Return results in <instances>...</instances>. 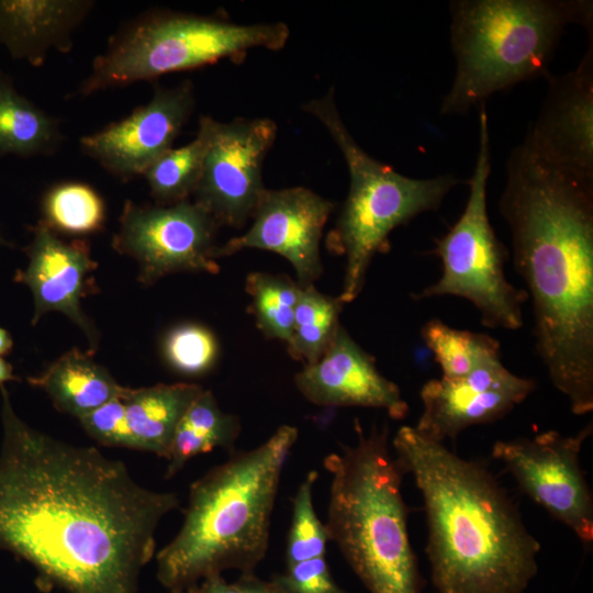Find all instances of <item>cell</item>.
I'll return each mask as SVG.
<instances>
[{
    "label": "cell",
    "instance_id": "9c48e42d",
    "mask_svg": "<svg viewBox=\"0 0 593 593\" xmlns=\"http://www.w3.org/2000/svg\"><path fill=\"white\" fill-rule=\"evenodd\" d=\"M479 109V149L468 180L466 206L435 243L433 253L441 260V277L414 298L459 296L473 304L484 326L516 331L523 325V304L528 295L507 281L504 271L507 250L489 220L490 133L485 103Z\"/></svg>",
    "mask_w": 593,
    "mask_h": 593
},
{
    "label": "cell",
    "instance_id": "ba28073f",
    "mask_svg": "<svg viewBox=\"0 0 593 593\" xmlns=\"http://www.w3.org/2000/svg\"><path fill=\"white\" fill-rule=\"evenodd\" d=\"M290 31L282 22L239 24L180 12H152L130 22L97 56L76 96L235 60L256 47L281 49Z\"/></svg>",
    "mask_w": 593,
    "mask_h": 593
},
{
    "label": "cell",
    "instance_id": "277c9868",
    "mask_svg": "<svg viewBox=\"0 0 593 593\" xmlns=\"http://www.w3.org/2000/svg\"><path fill=\"white\" fill-rule=\"evenodd\" d=\"M298 428L282 425L261 445L234 452L190 486L183 523L156 556L157 579L171 593L264 559L280 479Z\"/></svg>",
    "mask_w": 593,
    "mask_h": 593
},
{
    "label": "cell",
    "instance_id": "f1b7e54d",
    "mask_svg": "<svg viewBox=\"0 0 593 593\" xmlns=\"http://www.w3.org/2000/svg\"><path fill=\"white\" fill-rule=\"evenodd\" d=\"M163 357L178 373L197 377L209 372L219 357V343L203 325L184 323L166 333L161 344Z\"/></svg>",
    "mask_w": 593,
    "mask_h": 593
},
{
    "label": "cell",
    "instance_id": "44dd1931",
    "mask_svg": "<svg viewBox=\"0 0 593 593\" xmlns=\"http://www.w3.org/2000/svg\"><path fill=\"white\" fill-rule=\"evenodd\" d=\"M202 390L192 383L126 388L122 400L134 448L167 459L177 426Z\"/></svg>",
    "mask_w": 593,
    "mask_h": 593
},
{
    "label": "cell",
    "instance_id": "cb8c5ba5",
    "mask_svg": "<svg viewBox=\"0 0 593 593\" xmlns=\"http://www.w3.org/2000/svg\"><path fill=\"white\" fill-rule=\"evenodd\" d=\"M421 335L441 369V378H462L501 359L499 342L484 333L457 329L440 320H430L422 327Z\"/></svg>",
    "mask_w": 593,
    "mask_h": 593
},
{
    "label": "cell",
    "instance_id": "8d00e7d4",
    "mask_svg": "<svg viewBox=\"0 0 593 593\" xmlns=\"http://www.w3.org/2000/svg\"><path fill=\"white\" fill-rule=\"evenodd\" d=\"M195 586H192V588L188 589L187 591H184L182 593H195Z\"/></svg>",
    "mask_w": 593,
    "mask_h": 593
},
{
    "label": "cell",
    "instance_id": "4dcf8cb0",
    "mask_svg": "<svg viewBox=\"0 0 593 593\" xmlns=\"http://www.w3.org/2000/svg\"><path fill=\"white\" fill-rule=\"evenodd\" d=\"M78 419L85 432L99 444L135 449L122 398L112 399Z\"/></svg>",
    "mask_w": 593,
    "mask_h": 593
},
{
    "label": "cell",
    "instance_id": "d6986e66",
    "mask_svg": "<svg viewBox=\"0 0 593 593\" xmlns=\"http://www.w3.org/2000/svg\"><path fill=\"white\" fill-rule=\"evenodd\" d=\"M92 1L0 0V43L12 58L41 66L48 52L70 51L71 35Z\"/></svg>",
    "mask_w": 593,
    "mask_h": 593
},
{
    "label": "cell",
    "instance_id": "836d02e7",
    "mask_svg": "<svg viewBox=\"0 0 593 593\" xmlns=\"http://www.w3.org/2000/svg\"><path fill=\"white\" fill-rule=\"evenodd\" d=\"M195 593H239L236 582L228 583L222 574H213L195 586Z\"/></svg>",
    "mask_w": 593,
    "mask_h": 593
},
{
    "label": "cell",
    "instance_id": "e0dca14e",
    "mask_svg": "<svg viewBox=\"0 0 593 593\" xmlns=\"http://www.w3.org/2000/svg\"><path fill=\"white\" fill-rule=\"evenodd\" d=\"M26 254L27 266L18 272L15 280L32 292V324L46 313L59 312L82 331L92 354L98 347L99 333L81 307V300L92 286L91 275L98 266L91 257L90 246L81 239L66 242L40 221L33 228Z\"/></svg>",
    "mask_w": 593,
    "mask_h": 593
},
{
    "label": "cell",
    "instance_id": "ac0fdd59",
    "mask_svg": "<svg viewBox=\"0 0 593 593\" xmlns=\"http://www.w3.org/2000/svg\"><path fill=\"white\" fill-rule=\"evenodd\" d=\"M310 402L323 406H361L387 411L403 419L409 405L399 387L378 370L374 359L339 325L332 343L294 378Z\"/></svg>",
    "mask_w": 593,
    "mask_h": 593
},
{
    "label": "cell",
    "instance_id": "f546056e",
    "mask_svg": "<svg viewBox=\"0 0 593 593\" xmlns=\"http://www.w3.org/2000/svg\"><path fill=\"white\" fill-rule=\"evenodd\" d=\"M318 473L310 471L299 485L292 501V522L287 541V566L325 557L328 541L323 524L313 505V488Z\"/></svg>",
    "mask_w": 593,
    "mask_h": 593
},
{
    "label": "cell",
    "instance_id": "30bf717a",
    "mask_svg": "<svg viewBox=\"0 0 593 593\" xmlns=\"http://www.w3.org/2000/svg\"><path fill=\"white\" fill-rule=\"evenodd\" d=\"M198 131L204 138V156L193 202L219 226L240 228L266 189L262 165L276 139L277 124L268 118L224 123L204 115Z\"/></svg>",
    "mask_w": 593,
    "mask_h": 593
},
{
    "label": "cell",
    "instance_id": "3957f363",
    "mask_svg": "<svg viewBox=\"0 0 593 593\" xmlns=\"http://www.w3.org/2000/svg\"><path fill=\"white\" fill-rule=\"evenodd\" d=\"M392 446L423 499L436 592L523 593L537 574L540 544L494 474L412 426Z\"/></svg>",
    "mask_w": 593,
    "mask_h": 593
},
{
    "label": "cell",
    "instance_id": "52a82bcc",
    "mask_svg": "<svg viewBox=\"0 0 593 593\" xmlns=\"http://www.w3.org/2000/svg\"><path fill=\"white\" fill-rule=\"evenodd\" d=\"M304 111L325 126L348 168V194L327 237L329 251L345 258L338 298L347 304L360 294L373 257L388 250L391 232L422 213L439 209L461 180L452 175L411 178L371 157L342 120L333 91L307 102Z\"/></svg>",
    "mask_w": 593,
    "mask_h": 593
},
{
    "label": "cell",
    "instance_id": "d6a6232c",
    "mask_svg": "<svg viewBox=\"0 0 593 593\" xmlns=\"http://www.w3.org/2000/svg\"><path fill=\"white\" fill-rule=\"evenodd\" d=\"M235 582L239 593H290L275 578L266 581L255 575L254 572L240 573Z\"/></svg>",
    "mask_w": 593,
    "mask_h": 593
},
{
    "label": "cell",
    "instance_id": "603a6c76",
    "mask_svg": "<svg viewBox=\"0 0 593 593\" xmlns=\"http://www.w3.org/2000/svg\"><path fill=\"white\" fill-rule=\"evenodd\" d=\"M239 432V419L223 412L211 391L202 390L177 426L166 478L174 477L194 456L216 447L232 450Z\"/></svg>",
    "mask_w": 593,
    "mask_h": 593
},
{
    "label": "cell",
    "instance_id": "4fadbf2b",
    "mask_svg": "<svg viewBox=\"0 0 593 593\" xmlns=\"http://www.w3.org/2000/svg\"><path fill=\"white\" fill-rule=\"evenodd\" d=\"M333 209V202L307 188L265 189L250 227L216 246L213 258L248 248L272 251L291 264L300 287L313 286L322 273L320 243Z\"/></svg>",
    "mask_w": 593,
    "mask_h": 593
},
{
    "label": "cell",
    "instance_id": "8992f818",
    "mask_svg": "<svg viewBox=\"0 0 593 593\" xmlns=\"http://www.w3.org/2000/svg\"><path fill=\"white\" fill-rule=\"evenodd\" d=\"M449 10L456 72L444 115L466 114L496 92L547 77L566 26L593 27L592 2L582 0H456Z\"/></svg>",
    "mask_w": 593,
    "mask_h": 593
},
{
    "label": "cell",
    "instance_id": "2e32d148",
    "mask_svg": "<svg viewBox=\"0 0 593 593\" xmlns=\"http://www.w3.org/2000/svg\"><path fill=\"white\" fill-rule=\"evenodd\" d=\"M194 108L191 81L158 87L150 101L128 116L81 137L85 154L109 172L127 179L144 175L172 144Z\"/></svg>",
    "mask_w": 593,
    "mask_h": 593
},
{
    "label": "cell",
    "instance_id": "5bb4252c",
    "mask_svg": "<svg viewBox=\"0 0 593 593\" xmlns=\"http://www.w3.org/2000/svg\"><path fill=\"white\" fill-rule=\"evenodd\" d=\"M542 108L524 145L541 161L593 180V44L575 69L548 75Z\"/></svg>",
    "mask_w": 593,
    "mask_h": 593
},
{
    "label": "cell",
    "instance_id": "ffe728a7",
    "mask_svg": "<svg viewBox=\"0 0 593 593\" xmlns=\"http://www.w3.org/2000/svg\"><path fill=\"white\" fill-rule=\"evenodd\" d=\"M29 383L46 392L55 407L77 418L115 398H122L126 387L96 362L91 353L72 348L52 362Z\"/></svg>",
    "mask_w": 593,
    "mask_h": 593
},
{
    "label": "cell",
    "instance_id": "83f0119b",
    "mask_svg": "<svg viewBox=\"0 0 593 593\" xmlns=\"http://www.w3.org/2000/svg\"><path fill=\"white\" fill-rule=\"evenodd\" d=\"M204 138L198 131L190 143L170 148L144 172L150 193L158 205L189 200L201 177Z\"/></svg>",
    "mask_w": 593,
    "mask_h": 593
},
{
    "label": "cell",
    "instance_id": "1f68e13d",
    "mask_svg": "<svg viewBox=\"0 0 593 593\" xmlns=\"http://www.w3.org/2000/svg\"><path fill=\"white\" fill-rule=\"evenodd\" d=\"M275 579L290 593H345L333 579L325 557L289 564Z\"/></svg>",
    "mask_w": 593,
    "mask_h": 593
},
{
    "label": "cell",
    "instance_id": "74e56055",
    "mask_svg": "<svg viewBox=\"0 0 593 593\" xmlns=\"http://www.w3.org/2000/svg\"><path fill=\"white\" fill-rule=\"evenodd\" d=\"M8 243L4 240V238L0 235V245H7Z\"/></svg>",
    "mask_w": 593,
    "mask_h": 593
},
{
    "label": "cell",
    "instance_id": "6da1fadb",
    "mask_svg": "<svg viewBox=\"0 0 593 593\" xmlns=\"http://www.w3.org/2000/svg\"><path fill=\"white\" fill-rule=\"evenodd\" d=\"M0 391V548L67 593H137L177 494L142 486L93 447L31 427Z\"/></svg>",
    "mask_w": 593,
    "mask_h": 593
},
{
    "label": "cell",
    "instance_id": "d4e9b609",
    "mask_svg": "<svg viewBox=\"0 0 593 593\" xmlns=\"http://www.w3.org/2000/svg\"><path fill=\"white\" fill-rule=\"evenodd\" d=\"M344 303L317 291L301 287L288 353L305 365L315 362L332 343L338 327Z\"/></svg>",
    "mask_w": 593,
    "mask_h": 593
},
{
    "label": "cell",
    "instance_id": "7a4b0ae2",
    "mask_svg": "<svg viewBox=\"0 0 593 593\" xmlns=\"http://www.w3.org/2000/svg\"><path fill=\"white\" fill-rule=\"evenodd\" d=\"M500 212L533 302L536 351L572 413L593 410V180L537 158L507 163Z\"/></svg>",
    "mask_w": 593,
    "mask_h": 593
},
{
    "label": "cell",
    "instance_id": "7c38bea8",
    "mask_svg": "<svg viewBox=\"0 0 593 593\" xmlns=\"http://www.w3.org/2000/svg\"><path fill=\"white\" fill-rule=\"evenodd\" d=\"M219 225L199 204L138 205L125 201L113 248L138 266V281L150 286L177 272L217 273L213 258Z\"/></svg>",
    "mask_w": 593,
    "mask_h": 593
},
{
    "label": "cell",
    "instance_id": "484cf974",
    "mask_svg": "<svg viewBox=\"0 0 593 593\" xmlns=\"http://www.w3.org/2000/svg\"><path fill=\"white\" fill-rule=\"evenodd\" d=\"M43 220L56 234L86 236L102 230L105 206L90 186L68 181L55 184L43 197Z\"/></svg>",
    "mask_w": 593,
    "mask_h": 593
},
{
    "label": "cell",
    "instance_id": "4316f807",
    "mask_svg": "<svg viewBox=\"0 0 593 593\" xmlns=\"http://www.w3.org/2000/svg\"><path fill=\"white\" fill-rule=\"evenodd\" d=\"M245 289L260 332L288 344L301 290L298 282L284 275L256 271L247 276Z\"/></svg>",
    "mask_w": 593,
    "mask_h": 593
},
{
    "label": "cell",
    "instance_id": "9a60e30c",
    "mask_svg": "<svg viewBox=\"0 0 593 593\" xmlns=\"http://www.w3.org/2000/svg\"><path fill=\"white\" fill-rule=\"evenodd\" d=\"M535 389L532 379L508 371L501 359L456 379H433L421 390L423 412L414 428L424 437L455 440L468 427L492 423Z\"/></svg>",
    "mask_w": 593,
    "mask_h": 593
},
{
    "label": "cell",
    "instance_id": "d590c367",
    "mask_svg": "<svg viewBox=\"0 0 593 593\" xmlns=\"http://www.w3.org/2000/svg\"><path fill=\"white\" fill-rule=\"evenodd\" d=\"M13 340L10 334L0 327V356L7 355L12 350Z\"/></svg>",
    "mask_w": 593,
    "mask_h": 593
},
{
    "label": "cell",
    "instance_id": "5b68a950",
    "mask_svg": "<svg viewBox=\"0 0 593 593\" xmlns=\"http://www.w3.org/2000/svg\"><path fill=\"white\" fill-rule=\"evenodd\" d=\"M324 459L331 474L325 528L370 593H421L422 579L407 530L403 472L389 448V428L366 434Z\"/></svg>",
    "mask_w": 593,
    "mask_h": 593
},
{
    "label": "cell",
    "instance_id": "8fae6325",
    "mask_svg": "<svg viewBox=\"0 0 593 593\" xmlns=\"http://www.w3.org/2000/svg\"><path fill=\"white\" fill-rule=\"evenodd\" d=\"M592 423L575 435L547 430L534 437L497 440L492 457L518 488L567 526L584 545L593 542V497L580 452Z\"/></svg>",
    "mask_w": 593,
    "mask_h": 593
},
{
    "label": "cell",
    "instance_id": "e575fe53",
    "mask_svg": "<svg viewBox=\"0 0 593 593\" xmlns=\"http://www.w3.org/2000/svg\"><path fill=\"white\" fill-rule=\"evenodd\" d=\"M12 380H18L13 373V367L0 357V385Z\"/></svg>",
    "mask_w": 593,
    "mask_h": 593
},
{
    "label": "cell",
    "instance_id": "7402d4cb",
    "mask_svg": "<svg viewBox=\"0 0 593 593\" xmlns=\"http://www.w3.org/2000/svg\"><path fill=\"white\" fill-rule=\"evenodd\" d=\"M60 141L57 120L21 96L0 69V157L49 154Z\"/></svg>",
    "mask_w": 593,
    "mask_h": 593
}]
</instances>
